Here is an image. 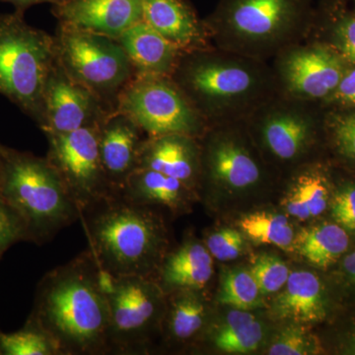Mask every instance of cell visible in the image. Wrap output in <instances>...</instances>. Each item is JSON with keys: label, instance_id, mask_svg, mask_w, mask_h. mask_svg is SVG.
Listing matches in <instances>:
<instances>
[{"label": "cell", "instance_id": "6da1fadb", "mask_svg": "<svg viewBox=\"0 0 355 355\" xmlns=\"http://www.w3.org/2000/svg\"><path fill=\"white\" fill-rule=\"evenodd\" d=\"M29 319L57 342L62 355L109 354V304L90 250L46 273Z\"/></svg>", "mask_w": 355, "mask_h": 355}, {"label": "cell", "instance_id": "7a4b0ae2", "mask_svg": "<svg viewBox=\"0 0 355 355\" xmlns=\"http://www.w3.org/2000/svg\"><path fill=\"white\" fill-rule=\"evenodd\" d=\"M171 79L209 127L245 121L279 95L268 62L211 46L183 51Z\"/></svg>", "mask_w": 355, "mask_h": 355}, {"label": "cell", "instance_id": "3957f363", "mask_svg": "<svg viewBox=\"0 0 355 355\" xmlns=\"http://www.w3.org/2000/svg\"><path fill=\"white\" fill-rule=\"evenodd\" d=\"M80 217L89 250L103 272L153 279L164 258L167 240L162 221L148 207L116 196L96 203Z\"/></svg>", "mask_w": 355, "mask_h": 355}, {"label": "cell", "instance_id": "277c9868", "mask_svg": "<svg viewBox=\"0 0 355 355\" xmlns=\"http://www.w3.org/2000/svg\"><path fill=\"white\" fill-rule=\"evenodd\" d=\"M309 0H220L203 24L216 48L268 62L302 40Z\"/></svg>", "mask_w": 355, "mask_h": 355}, {"label": "cell", "instance_id": "5b68a950", "mask_svg": "<svg viewBox=\"0 0 355 355\" xmlns=\"http://www.w3.org/2000/svg\"><path fill=\"white\" fill-rule=\"evenodd\" d=\"M0 196L27 224L29 242L51 241L81 216L69 190L46 157L2 147Z\"/></svg>", "mask_w": 355, "mask_h": 355}, {"label": "cell", "instance_id": "8992f818", "mask_svg": "<svg viewBox=\"0 0 355 355\" xmlns=\"http://www.w3.org/2000/svg\"><path fill=\"white\" fill-rule=\"evenodd\" d=\"M55 58L53 35L28 24L20 11L0 15V94L40 128L44 87Z\"/></svg>", "mask_w": 355, "mask_h": 355}, {"label": "cell", "instance_id": "52a82bcc", "mask_svg": "<svg viewBox=\"0 0 355 355\" xmlns=\"http://www.w3.org/2000/svg\"><path fill=\"white\" fill-rule=\"evenodd\" d=\"M53 38L57 60L67 74L116 111L121 92L135 76L119 42L60 24Z\"/></svg>", "mask_w": 355, "mask_h": 355}, {"label": "cell", "instance_id": "ba28073f", "mask_svg": "<svg viewBox=\"0 0 355 355\" xmlns=\"http://www.w3.org/2000/svg\"><path fill=\"white\" fill-rule=\"evenodd\" d=\"M102 282L109 304V354H146L151 334L162 328L166 294L148 277L102 272Z\"/></svg>", "mask_w": 355, "mask_h": 355}, {"label": "cell", "instance_id": "9c48e42d", "mask_svg": "<svg viewBox=\"0 0 355 355\" xmlns=\"http://www.w3.org/2000/svg\"><path fill=\"white\" fill-rule=\"evenodd\" d=\"M116 111L135 121L147 137L200 139L209 128L171 77L135 76L121 92Z\"/></svg>", "mask_w": 355, "mask_h": 355}, {"label": "cell", "instance_id": "30bf717a", "mask_svg": "<svg viewBox=\"0 0 355 355\" xmlns=\"http://www.w3.org/2000/svg\"><path fill=\"white\" fill-rule=\"evenodd\" d=\"M99 125L67 133H44L49 146L46 157L60 174L81 214L96 203L118 196L100 158Z\"/></svg>", "mask_w": 355, "mask_h": 355}, {"label": "cell", "instance_id": "8fae6325", "mask_svg": "<svg viewBox=\"0 0 355 355\" xmlns=\"http://www.w3.org/2000/svg\"><path fill=\"white\" fill-rule=\"evenodd\" d=\"M347 62L331 44H292L273 58L277 92L303 102L326 101L342 80Z\"/></svg>", "mask_w": 355, "mask_h": 355}, {"label": "cell", "instance_id": "7c38bea8", "mask_svg": "<svg viewBox=\"0 0 355 355\" xmlns=\"http://www.w3.org/2000/svg\"><path fill=\"white\" fill-rule=\"evenodd\" d=\"M244 121L207 128L200 146V181L212 188L237 193L261 183L263 165L243 132Z\"/></svg>", "mask_w": 355, "mask_h": 355}, {"label": "cell", "instance_id": "4fadbf2b", "mask_svg": "<svg viewBox=\"0 0 355 355\" xmlns=\"http://www.w3.org/2000/svg\"><path fill=\"white\" fill-rule=\"evenodd\" d=\"M309 104L277 95L256 110L245 125L273 160L297 162L309 151L316 135Z\"/></svg>", "mask_w": 355, "mask_h": 355}, {"label": "cell", "instance_id": "5bb4252c", "mask_svg": "<svg viewBox=\"0 0 355 355\" xmlns=\"http://www.w3.org/2000/svg\"><path fill=\"white\" fill-rule=\"evenodd\" d=\"M44 133H67L97 127L111 112L97 96L76 83L57 58L44 95Z\"/></svg>", "mask_w": 355, "mask_h": 355}, {"label": "cell", "instance_id": "9a60e30c", "mask_svg": "<svg viewBox=\"0 0 355 355\" xmlns=\"http://www.w3.org/2000/svg\"><path fill=\"white\" fill-rule=\"evenodd\" d=\"M51 12L58 24L116 40L142 21V0H67Z\"/></svg>", "mask_w": 355, "mask_h": 355}, {"label": "cell", "instance_id": "2e32d148", "mask_svg": "<svg viewBox=\"0 0 355 355\" xmlns=\"http://www.w3.org/2000/svg\"><path fill=\"white\" fill-rule=\"evenodd\" d=\"M146 139L139 125L121 112H111L100 123V158L116 195L120 196L128 177L139 169L140 153Z\"/></svg>", "mask_w": 355, "mask_h": 355}, {"label": "cell", "instance_id": "e0dca14e", "mask_svg": "<svg viewBox=\"0 0 355 355\" xmlns=\"http://www.w3.org/2000/svg\"><path fill=\"white\" fill-rule=\"evenodd\" d=\"M139 168L176 178L196 190L200 174L198 139L184 135L146 137L140 153Z\"/></svg>", "mask_w": 355, "mask_h": 355}, {"label": "cell", "instance_id": "ac0fdd59", "mask_svg": "<svg viewBox=\"0 0 355 355\" xmlns=\"http://www.w3.org/2000/svg\"><path fill=\"white\" fill-rule=\"evenodd\" d=\"M142 20L182 51L209 46L203 20L186 0H142Z\"/></svg>", "mask_w": 355, "mask_h": 355}, {"label": "cell", "instance_id": "d6986e66", "mask_svg": "<svg viewBox=\"0 0 355 355\" xmlns=\"http://www.w3.org/2000/svg\"><path fill=\"white\" fill-rule=\"evenodd\" d=\"M153 277L166 295L182 291H202L214 275V261L205 245L189 238L166 254Z\"/></svg>", "mask_w": 355, "mask_h": 355}, {"label": "cell", "instance_id": "ffe728a7", "mask_svg": "<svg viewBox=\"0 0 355 355\" xmlns=\"http://www.w3.org/2000/svg\"><path fill=\"white\" fill-rule=\"evenodd\" d=\"M116 41L128 55L135 76L171 77L182 51L144 20Z\"/></svg>", "mask_w": 355, "mask_h": 355}, {"label": "cell", "instance_id": "44dd1931", "mask_svg": "<svg viewBox=\"0 0 355 355\" xmlns=\"http://www.w3.org/2000/svg\"><path fill=\"white\" fill-rule=\"evenodd\" d=\"M273 316L296 324L318 323L327 315L321 280L307 270L291 272L286 286L272 306Z\"/></svg>", "mask_w": 355, "mask_h": 355}, {"label": "cell", "instance_id": "7402d4cb", "mask_svg": "<svg viewBox=\"0 0 355 355\" xmlns=\"http://www.w3.org/2000/svg\"><path fill=\"white\" fill-rule=\"evenodd\" d=\"M195 196V190L176 179L139 168L133 172L121 189L120 197L133 205H163L173 211H184Z\"/></svg>", "mask_w": 355, "mask_h": 355}, {"label": "cell", "instance_id": "603a6c76", "mask_svg": "<svg viewBox=\"0 0 355 355\" xmlns=\"http://www.w3.org/2000/svg\"><path fill=\"white\" fill-rule=\"evenodd\" d=\"M171 296L166 305L162 330L171 343L191 342L200 335L207 319V307L202 291H182Z\"/></svg>", "mask_w": 355, "mask_h": 355}, {"label": "cell", "instance_id": "cb8c5ba5", "mask_svg": "<svg viewBox=\"0 0 355 355\" xmlns=\"http://www.w3.org/2000/svg\"><path fill=\"white\" fill-rule=\"evenodd\" d=\"M347 231L338 223L324 222L302 229L294 239L293 249L313 266L327 268L347 251Z\"/></svg>", "mask_w": 355, "mask_h": 355}, {"label": "cell", "instance_id": "d4e9b609", "mask_svg": "<svg viewBox=\"0 0 355 355\" xmlns=\"http://www.w3.org/2000/svg\"><path fill=\"white\" fill-rule=\"evenodd\" d=\"M330 202V184L323 173L307 169L298 173L284 198L289 216L301 221L321 216Z\"/></svg>", "mask_w": 355, "mask_h": 355}, {"label": "cell", "instance_id": "484cf974", "mask_svg": "<svg viewBox=\"0 0 355 355\" xmlns=\"http://www.w3.org/2000/svg\"><path fill=\"white\" fill-rule=\"evenodd\" d=\"M263 336V324L253 314L234 309L212 333L211 340L217 349L226 354H248L260 347Z\"/></svg>", "mask_w": 355, "mask_h": 355}, {"label": "cell", "instance_id": "4316f807", "mask_svg": "<svg viewBox=\"0 0 355 355\" xmlns=\"http://www.w3.org/2000/svg\"><path fill=\"white\" fill-rule=\"evenodd\" d=\"M239 227L254 243L272 245L282 250L293 249V227L282 214L266 211L247 214L240 219Z\"/></svg>", "mask_w": 355, "mask_h": 355}, {"label": "cell", "instance_id": "83f0119b", "mask_svg": "<svg viewBox=\"0 0 355 355\" xmlns=\"http://www.w3.org/2000/svg\"><path fill=\"white\" fill-rule=\"evenodd\" d=\"M0 355H62L57 342L28 318L21 330H0Z\"/></svg>", "mask_w": 355, "mask_h": 355}, {"label": "cell", "instance_id": "f1b7e54d", "mask_svg": "<svg viewBox=\"0 0 355 355\" xmlns=\"http://www.w3.org/2000/svg\"><path fill=\"white\" fill-rule=\"evenodd\" d=\"M261 295L251 270L237 268L224 273L217 300L234 309L249 311L261 306Z\"/></svg>", "mask_w": 355, "mask_h": 355}, {"label": "cell", "instance_id": "f546056e", "mask_svg": "<svg viewBox=\"0 0 355 355\" xmlns=\"http://www.w3.org/2000/svg\"><path fill=\"white\" fill-rule=\"evenodd\" d=\"M316 336L300 324H291L284 329L268 349L272 355H310L321 352Z\"/></svg>", "mask_w": 355, "mask_h": 355}, {"label": "cell", "instance_id": "4dcf8cb0", "mask_svg": "<svg viewBox=\"0 0 355 355\" xmlns=\"http://www.w3.org/2000/svg\"><path fill=\"white\" fill-rule=\"evenodd\" d=\"M250 270L263 295L282 291L291 275L288 266L284 261L268 254L258 256Z\"/></svg>", "mask_w": 355, "mask_h": 355}, {"label": "cell", "instance_id": "1f68e13d", "mask_svg": "<svg viewBox=\"0 0 355 355\" xmlns=\"http://www.w3.org/2000/svg\"><path fill=\"white\" fill-rule=\"evenodd\" d=\"M20 241L29 242L27 224L19 212L0 196V257Z\"/></svg>", "mask_w": 355, "mask_h": 355}, {"label": "cell", "instance_id": "d6a6232c", "mask_svg": "<svg viewBox=\"0 0 355 355\" xmlns=\"http://www.w3.org/2000/svg\"><path fill=\"white\" fill-rule=\"evenodd\" d=\"M244 237L239 231L224 228L207 236L205 247L218 261H232L239 258L245 246Z\"/></svg>", "mask_w": 355, "mask_h": 355}, {"label": "cell", "instance_id": "836d02e7", "mask_svg": "<svg viewBox=\"0 0 355 355\" xmlns=\"http://www.w3.org/2000/svg\"><path fill=\"white\" fill-rule=\"evenodd\" d=\"M333 27L334 49L343 58L347 64L355 65V14L340 12L336 15Z\"/></svg>", "mask_w": 355, "mask_h": 355}, {"label": "cell", "instance_id": "e575fe53", "mask_svg": "<svg viewBox=\"0 0 355 355\" xmlns=\"http://www.w3.org/2000/svg\"><path fill=\"white\" fill-rule=\"evenodd\" d=\"M331 214L338 225L355 234V184H345L336 191Z\"/></svg>", "mask_w": 355, "mask_h": 355}, {"label": "cell", "instance_id": "d590c367", "mask_svg": "<svg viewBox=\"0 0 355 355\" xmlns=\"http://www.w3.org/2000/svg\"><path fill=\"white\" fill-rule=\"evenodd\" d=\"M331 128L338 153L355 161V111L336 116Z\"/></svg>", "mask_w": 355, "mask_h": 355}, {"label": "cell", "instance_id": "8d00e7d4", "mask_svg": "<svg viewBox=\"0 0 355 355\" xmlns=\"http://www.w3.org/2000/svg\"><path fill=\"white\" fill-rule=\"evenodd\" d=\"M326 101L345 108H355V67H347L338 87Z\"/></svg>", "mask_w": 355, "mask_h": 355}, {"label": "cell", "instance_id": "74e56055", "mask_svg": "<svg viewBox=\"0 0 355 355\" xmlns=\"http://www.w3.org/2000/svg\"><path fill=\"white\" fill-rule=\"evenodd\" d=\"M67 0H0V2H7L11 3L15 7L16 11L25 13L30 7L37 6V4L51 3V6H58V4L64 3Z\"/></svg>", "mask_w": 355, "mask_h": 355}, {"label": "cell", "instance_id": "f35d334b", "mask_svg": "<svg viewBox=\"0 0 355 355\" xmlns=\"http://www.w3.org/2000/svg\"><path fill=\"white\" fill-rule=\"evenodd\" d=\"M343 279L355 291V251L347 254L342 263Z\"/></svg>", "mask_w": 355, "mask_h": 355}, {"label": "cell", "instance_id": "ab89813d", "mask_svg": "<svg viewBox=\"0 0 355 355\" xmlns=\"http://www.w3.org/2000/svg\"><path fill=\"white\" fill-rule=\"evenodd\" d=\"M347 352L350 354H355V329L350 333L349 340H347Z\"/></svg>", "mask_w": 355, "mask_h": 355}, {"label": "cell", "instance_id": "60d3db41", "mask_svg": "<svg viewBox=\"0 0 355 355\" xmlns=\"http://www.w3.org/2000/svg\"><path fill=\"white\" fill-rule=\"evenodd\" d=\"M2 147L3 144H0V169H1Z\"/></svg>", "mask_w": 355, "mask_h": 355}, {"label": "cell", "instance_id": "b9f144b4", "mask_svg": "<svg viewBox=\"0 0 355 355\" xmlns=\"http://www.w3.org/2000/svg\"><path fill=\"white\" fill-rule=\"evenodd\" d=\"M349 1L352 2V6H354V14H355V0H349Z\"/></svg>", "mask_w": 355, "mask_h": 355}]
</instances>
